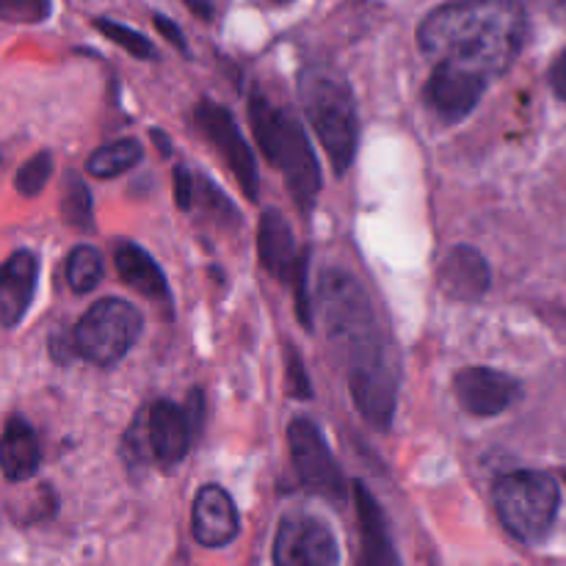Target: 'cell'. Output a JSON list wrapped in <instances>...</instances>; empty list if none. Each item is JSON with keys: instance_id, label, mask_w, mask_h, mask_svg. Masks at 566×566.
I'll return each instance as SVG.
<instances>
[{"instance_id": "obj_8", "label": "cell", "mask_w": 566, "mask_h": 566, "mask_svg": "<svg viewBox=\"0 0 566 566\" xmlns=\"http://www.w3.org/2000/svg\"><path fill=\"white\" fill-rule=\"evenodd\" d=\"M197 122L199 127H202L205 136L210 138V144L219 149L221 158L227 160V166H230L232 175H235L238 186L247 191L249 199H258V164H254L252 149H249L247 138L238 130L230 111L213 103H202L197 108Z\"/></svg>"}, {"instance_id": "obj_4", "label": "cell", "mask_w": 566, "mask_h": 566, "mask_svg": "<svg viewBox=\"0 0 566 566\" xmlns=\"http://www.w3.org/2000/svg\"><path fill=\"white\" fill-rule=\"evenodd\" d=\"M298 94H302L304 111L310 116L315 136L324 144L332 166L337 175H346L357 155V105L354 94L343 75H337L329 66H310L298 81Z\"/></svg>"}, {"instance_id": "obj_21", "label": "cell", "mask_w": 566, "mask_h": 566, "mask_svg": "<svg viewBox=\"0 0 566 566\" xmlns=\"http://www.w3.org/2000/svg\"><path fill=\"white\" fill-rule=\"evenodd\" d=\"M103 280V258L94 247H75L66 258V285L72 293H88Z\"/></svg>"}, {"instance_id": "obj_3", "label": "cell", "mask_w": 566, "mask_h": 566, "mask_svg": "<svg viewBox=\"0 0 566 566\" xmlns=\"http://www.w3.org/2000/svg\"><path fill=\"white\" fill-rule=\"evenodd\" d=\"M249 122H252L254 138L263 147L265 158L285 177L298 208H313L321 191V169L310 149L304 127L263 97H252L249 103Z\"/></svg>"}, {"instance_id": "obj_27", "label": "cell", "mask_w": 566, "mask_h": 566, "mask_svg": "<svg viewBox=\"0 0 566 566\" xmlns=\"http://www.w3.org/2000/svg\"><path fill=\"white\" fill-rule=\"evenodd\" d=\"M175 199L182 210L193 208V177L186 166L175 169Z\"/></svg>"}, {"instance_id": "obj_2", "label": "cell", "mask_w": 566, "mask_h": 566, "mask_svg": "<svg viewBox=\"0 0 566 566\" xmlns=\"http://www.w3.org/2000/svg\"><path fill=\"white\" fill-rule=\"evenodd\" d=\"M528 33L523 0H453L431 11L418 42L434 64H453L495 81L514 64Z\"/></svg>"}, {"instance_id": "obj_32", "label": "cell", "mask_w": 566, "mask_h": 566, "mask_svg": "<svg viewBox=\"0 0 566 566\" xmlns=\"http://www.w3.org/2000/svg\"><path fill=\"white\" fill-rule=\"evenodd\" d=\"M188 3H191L193 9H202V14H208V11H210L208 0H188Z\"/></svg>"}, {"instance_id": "obj_15", "label": "cell", "mask_w": 566, "mask_h": 566, "mask_svg": "<svg viewBox=\"0 0 566 566\" xmlns=\"http://www.w3.org/2000/svg\"><path fill=\"white\" fill-rule=\"evenodd\" d=\"M39 260L33 252H14L3 265L0 280V318L3 326H17V321L28 313L36 293Z\"/></svg>"}, {"instance_id": "obj_25", "label": "cell", "mask_w": 566, "mask_h": 566, "mask_svg": "<svg viewBox=\"0 0 566 566\" xmlns=\"http://www.w3.org/2000/svg\"><path fill=\"white\" fill-rule=\"evenodd\" d=\"M193 199H197V202L202 205L210 216H216L221 224H224V221H238V213H235V208H232L230 199H227L224 193L213 186V182L205 180V177L193 180Z\"/></svg>"}, {"instance_id": "obj_20", "label": "cell", "mask_w": 566, "mask_h": 566, "mask_svg": "<svg viewBox=\"0 0 566 566\" xmlns=\"http://www.w3.org/2000/svg\"><path fill=\"white\" fill-rule=\"evenodd\" d=\"M138 160H142V144H138L136 138H122V142L99 147L97 153L88 158L86 169H88V175L105 180V177L125 175V171L133 169Z\"/></svg>"}, {"instance_id": "obj_13", "label": "cell", "mask_w": 566, "mask_h": 566, "mask_svg": "<svg viewBox=\"0 0 566 566\" xmlns=\"http://www.w3.org/2000/svg\"><path fill=\"white\" fill-rule=\"evenodd\" d=\"M193 536L205 547H227L238 536V512L221 486L208 484L193 501Z\"/></svg>"}, {"instance_id": "obj_18", "label": "cell", "mask_w": 566, "mask_h": 566, "mask_svg": "<svg viewBox=\"0 0 566 566\" xmlns=\"http://www.w3.org/2000/svg\"><path fill=\"white\" fill-rule=\"evenodd\" d=\"M39 440L31 426L22 418H9L3 429V475L14 481H25L39 468Z\"/></svg>"}, {"instance_id": "obj_14", "label": "cell", "mask_w": 566, "mask_h": 566, "mask_svg": "<svg viewBox=\"0 0 566 566\" xmlns=\"http://www.w3.org/2000/svg\"><path fill=\"white\" fill-rule=\"evenodd\" d=\"M440 287L459 302H479L490 291V265L473 247H457L448 252L440 269Z\"/></svg>"}, {"instance_id": "obj_7", "label": "cell", "mask_w": 566, "mask_h": 566, "mask_svg": "<svg viewBox=\"0 0 566 566\" xmlns=\"http://www.w3.org/2000/svg\"><path fill=\"white\" fill-rule=\"evenodd\" d=\"M287 446H291L293 468H296L302 484L332 501H343L346 481H343L340 468H337L318 426L310 420H293L287 429Z\"/></svg>"}, {"instance_id": "obj_5", "label": "cell", "mask_w": 566, "mask_h": 566, "mask_svg": "<svg viewBox=\"0 0 566 566\" xmlns=\"http://www.w3.org/2000/svg\"><path fill=\"white\" fill-rule=\"evenodd\" d=\"M495 512L503 528L520 542H542L558 514V484L547 473L520 470L495 484Z\"/></svg>"}, {"instance_id": "obj_11", "label": "cell", "mask_w": 566, "mask_h": 566, "mask_svg": "<svg viewBox=\"0 0 566 566\" xmlns=\"http://www.w3.org/2000/svg\"><path fill=\"white\" fill-rule=\"evenodd\" d=\"M520 396L517 379L509 374H501L495 368H464L457 376V398L470 415L475 418H495V415L506 412Z\"/></svg>"}, {"instance_id": "obj_12", "label": "cell", "mask_w": 566, "mask_h": 566, "mask_svg": "<svg viewBox=\"0 0 566 566\" xmlns=\"http://www.w3.org/2000/svg\"><path fill=\"white\" fill-rule=\"evenodd\" d=\"M191 446V420L186 409L171 401H158L147 412V448L160 464H175Z\"/></svg>"}, {"instance_id": "obj_29", "label": "cell", "mask_w": 566, "mask_h": 566, "mask_svg": "<svg viewBox=\"0 0 566 566\" xmlns=\"http://www.w3.org/2000/svg\"><path fill=\"white\" fill-rule=\"evenodd\" d=\"M551 83H553V88H556L558 97L566 99V48L556 59V64L551 66Z\"/></svg>"}, {"instance_id": "obj_26", "label": "cell", "mask_w": 566, "mask_h": 566, "mask_svg": "<svg viewBox=\"0 0 566 566\" xmlns=\"http://www.w3.org/2000/svg\"><path fill=\"white\" fill-rule=\"evenodd\" d=\"M50 11V0H0V14L9 22H42Z\"/></svg>"}, {"instance_id": "obj_31", "label": "cell", "mask_w": 566, "mask_h": 566, "mask_svg": "<svg viewBox=\"0 0 566 566\" xmlns=\"http://www.w3.org/2000/svg\"><path fill=\"white\" fill-rule=\"evenodd\" d=\"M542 6H545L547 11H551L553 17H558V20H566V0H539Z\"/></svg>"}, {"instance_id": "obj_16", "label": "cell", "mask_w": 566, "mask_h": 566, "mask_svg": "<svg viewBox=\"0 0 566 566\" xmlns=\"http://www.w3.org/2000/svg\"><path fill=\"white\" fill-rule=\"evenodd\" d=\"M258 247H260V260H263V265L276 276V280L282 282L296 280L298 265H302L304 258H298L296 254L293 232L280 210L271 208L263 213V219H260Z\"/></svg>"}, {"instance_id": "obj_9", "label": "cell", "mask_w": 566, "mask_h": 566, "mask_svg": "<svg viewBox=\"0 0 566 566\" xmlns=\"http://www.w3.org/2000/svg\"><path fill=\"white\" fill-rule=\"evenodd\" d=\"M490 83L492 81H486L484 75H475L462 66L434 64V72L426 83V105L437 119L451 125V122L464 119L479 105Z\"/></svg>"}, {"instance_id": "obj_19", "label": "cell", "mask_w": 566, "mask_h": 566, "mask_svg": "<svg viewBox=\"0 0 566 566\" xmlns=\"http://www.w3.org/2000/svg\"><path fill=\"white\" fill-rule=\"evenodd\" d=\"M357 514H359V531H363V562L365 564H396L398 556L392 551L390 531H387V520L381 514L379 503L374 501L363 484L357 486Z\"/></svg>"}, {"instance_id": "obj_24", "label": "cell", "mask_w": 566, "mask_h": 566, "mask_svg": "<svg viewBox=\"0 0 566 566\" xmlns=\"http://www.w3.org/2000/svg\"><path fill=\"white\" fill-rule=\"evenodd\" d=\"M97 28L111 39V42H116L119 48H125L127 53L138 55V59H153L155 55L153 42H149L144 33L133 31V28L119 25V22H111V20H97Z\"/></svg>"}, {"instance_id": "obj_22", "label": "cell", "mask_w": 566, "mask_h": 566, "mask_svg": "<svg viewBox=\"0 0 566 566\" xmlns=\"http://www.w3.org/2000/svg\"><path fill=\"white\" fill-rule=\"evenodd\" d=\"M61 213L72 227L86 230L92 224V193H88L86 182L77 175H70L64 180V193H61Z\"/></svg>"}, {"instance_id": "obj_28", "label": "cell", "mask_w": 566, "mask_h": 566, "mask_svg": "<svg viewBox=\"0 0 566 566\" xmlns=\"http://www.w3.org/2000/svg\"><path fill=\"white\" fill-rule=\"evenodd\" d=\"M287 359H291V392L296 398H307L313 390H310V379L302 370V359H298V354L293 348L287 352Z\"/></svg>"}, {"instance_id": "obj_1", "label": "cell", "mask_w": 566, "mask_h": 566, "mask_svg": "<svg viewBox=\"0 0 566 566\" xmlns=\"http://www.w3.org/2000/svg\"><path fill=\"white\" fill-rule=\"evenodd\" d=\"M326 332L352 381V396L365 420L387 429L396 412V374L381 346L368 293L348 271H326L321 280Z\"/></svg>"}, {"instance_id": "obj_17", "label": "cell", "mask_w": 566, "mask_h": 566, "mask_svg": "<svg viewBox=\"0 0 566 566\" xmlns=\"http://www.w3.org/2000/svg\"><path fill=\"white\" fill-rule=\"evenodd\" d=\"M116 271H119L122 282L138 291L142 296L149 298H169V285L160 271V265L144 252L136 243H119L114 254Z\"/></svg>"}, {"instance_id": "obj_6", "label": "cell", "mask_w": 566, "mask_h": 566, "mask_svg": "<svg viewBox=\"0 0 566 566\" xmlns=\"http://www.w3.org/2000/svg\"><path fill=\"white\" fill-rule=\"evenodd\" d=\"M142 335V313L125 298H99L72 332L75 352L94 365H116Z\"/></svg>"}, {"instance_id": "obj_30", "label": "cell", "mask_w": 566, "mask_h": 566, "mask_svg": "<svg viewBox=\"0 0 566 566\" xmlns=\"http://www.w3.org/2000/svg\"><path fill=\"white\" fill-rule=\"evenodd\" d=\"M155 25H158V31L164 33V36L169 39L171 44H177V48H180V50H186V39H182V31L175 25V22L166 20L164 14H155Z\"/></svg>"}, {"instance_id": "obj_10", "label": "cell", "mask_w": 566, "mask_h": 566, "mask_svg": "<svg viewBox=\"0 0 566 566\" xmlns=\"http://www.w3.org/2000/svg\"><path fill=\"white\" fill-rule=\"evenodd\" d=\"M274 562L280 566H332L340 562V553L324 523L296 514L287 517L276 534Z\"/></svg>"}, {"instance_id": "obj_23", "label": "cell", "mask_w": 566, "mask_h": 566, "mask_svg": "<svg viewBox=\"0 0 566 566\" xmlns=\"http://www.w3.org/2000/svg\"><path fill=\"white\" fill-rule=\"evenodd\" d=\"M50 171H53V155L50 153L33 155V158L25 160V164L20 166V171H17L14 177L17 191L25 193V197H36V193L44 188V182H48Z\"/></svg>"}]
</instances>
